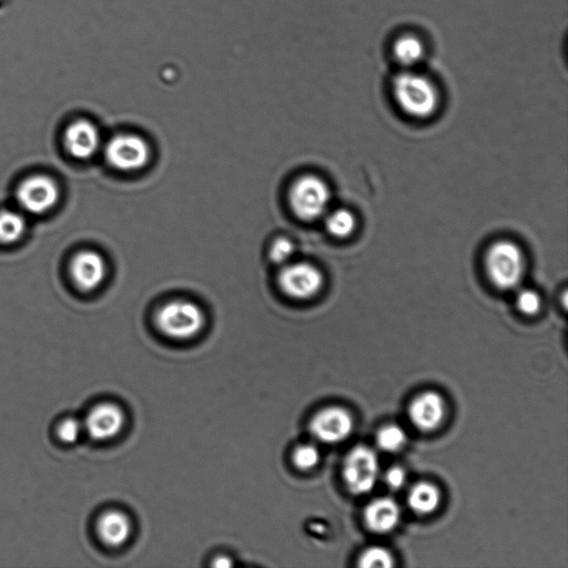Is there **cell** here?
<instances>
[{
    "label": "cell",
    "mask_w": 568,
    "mask_h": 568,
    "mask_svg": "<svg viewBox=\"0 0 568 568\" xmlns=\"http://www.w3.org/2000/svg\"><path fill=\"white\" fill-rule=\"evenodd\" d=\"M392 93L403 113L412 118H429L440 105L439 90L433 81L413 71H403L394 77Z\"/></svg>",
    "instance_id": "obj_1"
},
{
    "label": "cell",
    "mask_w": 568,
    "mask_h": 568,
    "mask_svg": "<svg viewBox=\"0 0 568 568\" xmlns=\"http://www.w3.org/2000/svg\"><path fill=\"white\" fill-rule=\"evenodd\" d=\"M484 268L496 289L514 290L520 287L525 275V256L513 241H496L485 253Z\"/></svg>",
    "instance_id": "obj_2"
},
{
    "label": "cell",
    "mask_w": 568,
    "mask_h": 568,
    "mask_svg": "<svg viewBox=\"0 0 568 568\" xmlns=\"http://www.w3.org/2000/svg\"><path fill=\"white\" fill-rule=\"evenodd\" d=\"M205 314L197 304L175 300L165 304L157 313L158 329L165 336L187 340L197 336L205 326Z\"/></svg>",
    "instance_id": "obj_3"
},
{
    "label": "cell",
    "mask_w": 568,
    "mask_h": 568,
    "mask_svg": "<svg viewBox=\"0 0 568 568\" xmlns=\"http://www.w3.org/2000/svg\"><path fill=\"white\" fill-rule=\"evenodd\" d=\"M331 192L321 178L304 176L294 182L290 191V204L296 215L306 221L321 218L327 212Z\"/></svg>",
    "instance_id": "obj_4"
},
{
    "label": "cell",
    "mask_w": 568,
    "mask_h": 568,
    "mask_svg": "<svg viewBox=\"0 0 568 568\" xmlns=\"http://www.w3.org/2000/svg\"><path fill=\"white\" fill-rule=\"evenodd\" d=\"M380 464L369 446L352 449L343 463L342 476L347 489L354 495L370 493L378 482Z\"/></svg>",
    "instance_id": "obj_5"
},
{
    "label": "cell",
    "mask_w": 568,
    "mask_h": 568,
    "mask_svg": "<svg viewBox=\"0 0 568 568\" xmlns=\"http://www.w3.org/2000/svg\"><path fill=\"white\" fill-rule=\"evenodd\" d=\"M60 199L57 182L45 175L30 176L17 189L20 207L32 215H44L53 210Z\"/></svg>",
    "instance_id": "obj_6"
},
{
    "label": "cell",
    "mask_w": 568,
    "mask_h": 568,
    "mask_svg": "<svg viewBox=\"0 0 568 568\" xmlns=\"http://www.w3.org/2000/svg\"><path fill=\"white\" fill-rule=\"evenodd\" d=\"M279 284L287 296L297 300H308L320 292L324 278L317 267L307 262H298L287 265L281 270Z\"/></svg>",
    "instance_id": "obj_7"
},
{
    "label": "cell",
    "mask_w": 568,
    "mask_h": 568,
    "mask_svg": "<svg viewBox=\"0 0 568 568\" xmlns=\"http://www.w3.org/2000/svg\"><path fill=\"white\" fill-rule=\"evenodd\" d=\"M106 158L111 166L121 171L144 168L150 159V148L137 135H118L108 142Z\"/></svg>",
    "instance_id": "obj_8"
},
{
    "label": "cell",
    "mask_w": 568,
    "mask_h": 568,
    "mask_svg": "<svg viewBox=\"0 0 568 568\" xmlns=\"http://www.w3.org/2000/svg\"><path fill=\"white\" fill-rule=\"evenodd\" d=\"M310 431L322 443L337 444L349 438L353 431V419L343 408H327L314 415Z\"/></svg>",
    "instance_id": "obj_9"
},
{
    "label": "cell",
    "mask_w": 568,
    "mask_h": 568,
    "mask_svg": "<svg viewBox=\"0 0 568 568\" xmlns=\"http://www.w3.org/2000/svg\"><path fill=\"white\" fill-rule=\"evenodd\" d=\"M125 414L114 403H101L91 410L86 418L84 428L91 439L108 441L124 429Z\"/></svg>",
    "instance_id": "obj_10"
},
{
    "label": "cell",
    "mask_w": 568,
    "mask_h": 568,
    "mask_svg": "<svg viewBox=\"0 0 568 568\" xmlns=\"http://www.w3.org/2000/svg\"><path fill=\"white\" fill-rule=\"evenodd\" d=\"M70 273L79 289L93 291L103 284L107 275V266L99 253L85 250L77 253L71 260Z\"/></svg>",
    "instance_id": "obj_11"
},
{
    "label": "cell",
    "mask_w": 568,
    "mask_h": 568,
    "mask_svg": "<svg viewBox=\"0 0 568 568\" xmlns=\"http://www.w3.org/2000/svg\"><path fill=\"white\" fill-rule=\"evenodd\" d=\"M409 417L420 431L438 429L445 417V403L441 395L435 392L420 394L410 404Z\"/></svg>",
    "instance_id": "obj_12"
},
{
    "label": "cell",
    "mask_w": 568,
    "mask_h": 568,
    "mask_svg": "<svg viewBox=\"0 0 568 568\" xmlns=\"http://www.w3.org/2000/svg\"><path fill=\"white\" fill-rule=\"evenodd\" d=\"M64 139L69 154L80 160L93 157L100 146L99 131L88 120H77L68 126Z\"/></svg>",
    "instance_id": "obj_13"
},
{
    "label": "cell",
    "mask_w": 568,
    "mask_h": 568,
    "mask_svg": "<svg viewBox=\"0 0 568 568\" xmlns=\"http://www.w3.org/2000/svg\"><path fill=\"white\" fill-rule=\"evenodd\" d=\"M400 519V507L390 497H380L365 507L364 523L375 534L392 532L398 526Z\"/></svg>",
    "instance_id": "obj_14"
},
{
    "label": "cell",
    "mask_w": 568,
    "mask_h": 568,
    "mask_svg": "<svg viewBox=\"0 0 568 568\" xmlns=\"http://www.w3.org/2000/svg\"><path fill=\"white\" fill-rule=\"evenodd\" d=\"M131 521L127 514L111 510L99 517L97 532L100 540L110 547H120L129 540Z\"/></svg>",
    "instance_id": "obj_15"
},
{
    "label": "cell",
    "mask_w": 568,
    "mask_h": 568,
    "mask_svg": "<svg viewBox=\"0 0 568 568\" xmlns=\"http://www.w3.org/2000/svg\"><path fill=\"white\" fill-rule=\"evenodd\" d=\"M410 509L419 515H428L438 509L441 493L429 482L415 484L408 497Z\"/></svg>",
    "instance_id": "obj_16"
},
{
    "label": "cell",
    "mask_w": 568,
    "mask_h": 568,
    "mask_svg": "<svg viewBox=\"0 0 568 568\" xmlns=\"http://www.w3.org/2000/svg\"><path fill=\"white\" fill-rule=\"evenodd\" d=\"M425 45L415 35H403L395 40L393 54L402 66L410 68L419 65L425 57Z\"/></svg>",
    "instance_id": "obj_17"
},
{
    "label": "cell",
    "mask_w": 568,
    "mask_h": 568,
    "mask_svg": "<svg viewBox=\"0 0 568 568\" xmlns=\"http://www.w3.org/2000/svg\"><path fill=\"white\" fill-rule=\"evenodd\" d=\"M27 222L22 213L0 210V242L12 245L25 235Z\"/></svg>",
    "instance_id": "obj_18"
},
{
    "label": "cell",
    "mask_w": 568,
    "mask_h": 568,
    "mask_svg": "<svg viewBox=\"0 0 568 568\" xmlns=\"http://www.w3.org/2000/svg\"><path fill=\"white\" fill-rule=\"evenodd\" d=\"M326 227L331 236L346 239L353 235L357 228V219L348 209H338L330 213Z\"/></svg>",
    "instance_id": "obj_19"
},
{
    "label": "cell",
    "mask_w": 568,
    "mask_h": 568,
    "mask_svg": "<svg viewBox=\"0 0 568 568\" xmlns=\"http://www.w3.org/2000/svg\"><path fill=\"white\" fill-rule=\"evenodd\" d=\"M405 443H407V434L399 425H385L377 434V444L383 452H399Z\"/></svg>",
    "instance_id": "obj_20"
},
{
    "label": "cell",
    "mask_w": 568,
    "mask_h": 568,
    "mask_svg": "<svg viewBox=\"0 0 568 568\" xmlns=\"http://www.w3.org/2000/svg\"><path fill=\"white\" fill-rule=\"evenodd\" d=\"M393 565L392 554L381 546L369 547L359 559V566L363 568H391Z\"/></svg>",
    "instance_id": "obj_21"
},
{
    "label": "cell",
    "mask_w": 568,
    "mask_h": 568,
    "mask_svg": "<svg viewBox=\"0 0 568 568\" xmlns=\"http://www.w3.org/2000/svg\"><path fill=\"white\" fill-rule=\"evenodd\" d=\"M320 462V452L316 446L311 444H303L298 446L293 452V463L299 470L309 471Z\"/></svg>",
    "instance_id": "obj_22"
},
{
    "label": "cell",
    "mask_w": 568,
    "mask_h": 568,
    "mask_svg": "<svg viewBox=\"0 0 568 568\" xmlns=\"http://www.w3.org/2000/svg\"><path fill=\"white\" fill-rule=\"evenodd\" d=\"M516 308L524 316H535L540 312L542 301L539 293L531 289H523L517 292L515 300Z\"/></svg>",
    "instance_id": "obj_23"
},
{
    "label": "cell",
    "mask_w": 568,
    "mask_h": 568,
    "mask_svg": "<svg viewBox=\"0 0 568 568\" xmlns=\"http://www.w3.org/2000/svg\"><path fill=\"white\" fill-rule=\"evenodd\" d=\"M83 429L84 426L76 419L68 418L59 423L57 436L63 443L73 444L80 438Z\"/></svg>",
    "instance_id": "obj_24"
},
{
    "label": "cell",
    "mask_w": 568,
    "mask_h": 568,
    "mask_svg": "<svg viewBox=\"0 0 568 568\" xmlns=\"http://www.w3.org/2000/svg\"><path fill=\"white\" fill-rule=\"evenodd\" d=\"M294 250L296 248H294L292 241L287 238H279L270 249V258L278 265H284L293 257Z\"/></svg>",
    "instance_id": "obj_25"
},
{
    "label": "cell",
    "mask_w": 568,
    "mask_h": 568,
    "mask_svg": "<svg viewBox=\"0 0 568 568\" xmlns=\"http://www.w3.org/2000/svg\"><path fill=\"white\" fill-rule=\"evenodd\" d=\"M385 482L391 490H401L407 482V473L400 466H394L385 474Z\"/></svg>",
    "instance_id": "obj_26"
},
{
    "label": "cell",
    "mask_w": 568,
    "mask_h": 568,
    "mask_svg": "<svg viewBox=\"0 0 568 568\" xmlns=\"http://www.w3.org/2000/svg\"><path fill=\"white\" fill-rule=\"evenodd\" d=\"M232 560L230 559V557L228 556H219L217 557V559L215 560V562H213V566L216 567H230L232 566Z\"/></svg>",
    "instance_id": "obj_27"
}]
</instances>
